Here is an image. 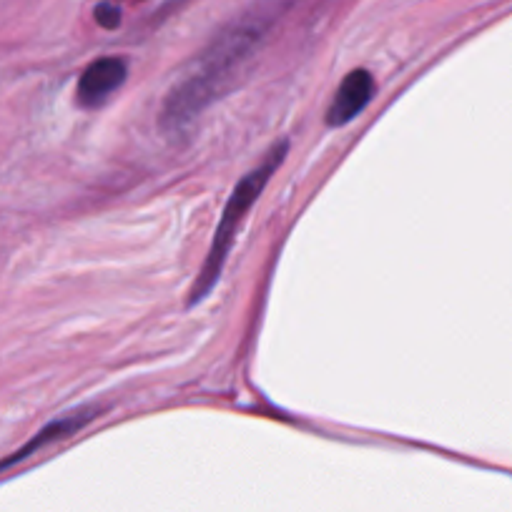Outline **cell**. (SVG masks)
Here are the masks:
<instances>
[{"label":"cell","mask_w":512,"mask_h":512,"mask_svg":"<svg viewBox=\"0 0 512 512\" xmlns=\"http://www.w3.org/2000/svg\"><path fill=\"white\" fill-rule=\"evenodd\" d=\"M272 21V13H249L224 28L199 53L194 68L164 98L159 123L166 134H181L216 98H221L226 88H231L244 63L262 46Z\"/></svg>","instance_id":"cell-1"},{"label":"cell","mask_w":512,"mask_h":512,"mask_svg":"<svg viewBox=\"0 0 512 512\" xmlns=\"http://www.w3.org/2000/svg\"><path fill=\"white\" fill-rule=\"evenodd\" d=\"M287 151H289V141H279L277 146L267 151L259 166L251 169L244 179L236 184L234 194L229 196L224 206V214H221L219 226L214 231V239H211L209 246V254H206L204 264H201V272L196 277L194 289L189 294V304H199L209 297L211 289L216 287V282L221 279V272H224V264L231 254V246L236 241V231L241 229L244 224L246 214H249L251 206L256 204V199L262 196V191L267 189L269 179L277 174L279 166L284 164L287 159Z\"/></svg>","instance_id":"cell-2"},{"label":"cell","mask_w":512,"mask_h":512,"mask_svg":"<svg viewBox=\"0 0 512 512\" xmlns=\"http://www.w3.org/2000/svg\"><path fill=\"white\" fill-rule=\"evenodd\" d=\"M126 61L118 56H106L93 61L91 66L83 71V76L78 78V88H76V98L81 106L93 108L98 103L106 101L113 91L123 86L126 81Z\"/></svg>","instance_id":"cell-3"},{"label":"cell","mask_w":512,"mask_h":512,"mask_svg":"<svg viewBox=\"0 0 512 512\" xmlns=\"http://www.w3.org/2000/svg\"><path fill=\"white\" fill-rule=\"evenodd\" d=\"M374 91H377V83H374L372 73L364 71V68L347 73L342 86L337 88V96H334L332 106L327 108L329 126H344V123L354 121L369 106V101L374 98Z\"/></svg>","instance_id":"cell-4"},{"label":"cell","mask_w":512,"mask_h":512,"mask_svg":"<svg viewBox=\"0 0 512 512\" xmlns=\"http://www.w3.org/2000/svg\"><path fill=\"white\" fill-rule=\"evenodd\" d=\"M96 415H98V410H96V407H81V410H73V412H68V415L58 417V420H53L51 425H46V427H43V430L38 432V435L33 437V440L28 442V445L23 447L21 452H16V455H13L11 460H8V462H3V465H0V467H6V465H11V462H18V460H23V457H26V455H31L33 450H41L43 445H48V442L66 440V437L76 435V432L81 430V427H86L88 422H91L93 417H96Z\"/></svg>","instance_id":"cell-5"},{"label":"cell","mask_w":512,"mask_h":512,"mask_svg":"<svg viewBox=\"0 0 512 512\" xmlns=\"http://www.w3.org/2000/svg\"><path fill=\"white\" fill-rule=\"evenodd\" d=\"M96 21L101 23L103 28H116L118 23H121V13H118V8L113 6H101L96 11Z\"/></svg>","instance_id":"cell-6"}]
</instances>
